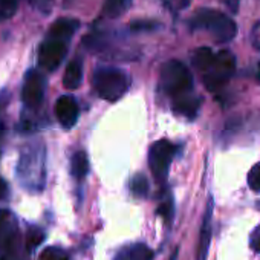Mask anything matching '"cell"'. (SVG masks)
I'll list each match as a JSON object with an SVG mask.
<instances>
[{"instance_id": "obj_1", "label": "cell", "mask_w": 260, "mask_h": 260, "mask_svg": "<svg viewBox=\"0 0 260 260\" xmlns=\"http://www.w3.org/2000/svg\"><path fill=\"white\" fill-rule=\"evenodd\" d=\"M17 173L22 185L29 191H42L46 182V152L43 146H29L23 150Z\"/></svg>"}, {"instance_id": "obj_2", "label": "cell", "mask_w": 260, "mask_h": 260, "mask_svg": "<svg viewBox=\"0 0 260 260\" xmlns=\"http://www.w3.org/2000/svg\"><path fill=\"white\" fill-rule=\"evenodd\" d=\"M193 28L207 29L217 43H226L237 34V25L223 13L213 10H201L191 19Z\"/></svg>"}, {"instance_id": "obj_3", "label": "cell", "mask_w": 260, "mask_h": 260, "mask_svg": "<svg viewBox=\"0 0 260 260\" xmlns=\"http://www.w3.org/2000/svg\"><path fill=\"white\" fill-rule=\"evenodd\" d=\"M92 84L95 92L106 101H118L128 89V77L116 68H100L93 72Z\"/></svg>"}, {"instance_id": "obj_4", "label": "cell", "mask_w": 260, "mask_h": 260, "mask_svg": "<svg viewBox=\"0 0 260 260\" xmlns=\"http://www.w3.org/2000/svg\"><path fill=\"white\" fill-rule=\"evenodd\" d=\"M161 87L175 100L188 95L193 89L191 72L184 63L178 60H170L161 69Z\"/></svg>"}, {"instance_id": "obj_5", "label": "cell", "mask_w": 260, "mask_h": 260, "mask_svg": "<svg viewBox=\"0 0 260 260\" xmlns=\"http://www.w3.org/2000/svg\"><path fill=\"white\" fill-rule=\"evenodd\" d=\"M236 69V58L230 51H220L214 55V60L207 72H204V84L208 90H217L223 87L233 77Z\"/></svg>"}, {"instance_id": "obj_6", "label": "cell", "mask_w": 260, "mask_h": 260, "mask_svg": "<svg viewBox=\"0 0 260 260\" xmlns=\"http://www.w3.org/2000/svg\"><path fill=\"white\" fill-rule=\"evenodd\" d=\"M175 150H176L175 146L167 140L156 141L152 146V149L149 152V164H150V170L158 182H164L167 179L170 164L175 156Z\"/></svg>"}, {"instance_id": "obj_7", "label": "cell", "mask_w": 260, "mask_h": 260, "mask_svg": "<svg viewBox=\"0 0 260 260\" xmlns=\"http://www.w3.org/2000/svg\"><path fill=\"white\" fill-rule=\"evenodd\" d=\"M66 52H68L66 42L55 40V39H48L40 46L39 63L46 71H55L61 64L63 58L66 57Z\"/></svg>"}, {"instance_id": "obj_8", "label": "cell", "mask_w": 260, "mask_h": 260, "mask_svg": "<svg viewBox=\"0 0 260 260\" xmlns=\"http://www.w3.org/2000/svg\"><path fill=\"white\" fill-rule=\"evenodd\" d=\"M43 96H45V78L39 71L31 69L25 77V83L22 89V100L26 107L37 109L42 104Z\"/></svg>"}, {"instance_id": "obj_9", "label": "cell", "mask_w": 260, "mask_h": 260, "mask_svg": "<svg viewBox=\"0 0 260 260\" xmlns=\"http://www.w3.org/2000/svg\"><path fill=\"white\" fill-rule=\"evenodd\" d=\"M54 110H55V116H57L58 122L61 124V127L72 128L77 124L80 109H78V103L74 96H71V95L60 96L55 103Z\"/></svg>"}, {"instance_id": "obj_10", "label": "cell", "mask_w": 260, "mask_h": 260, "mask_svg": "<svg viewBox=\"0 0 260 260\" xmlns=\"http://www.w3.org/2000/svg\"><path fill=\"white\" fill-rule=\"evenodd\" d=\"M17 233V225L14 216L8 210H0V254H5L11 249Z\"/></svg>"}, {"instance_id": "obj_11", "label": "cell", "mask_w": 260, "mask_h": 260, "mask_svg": "<svg viewBox=\"0 0 260 260\" xmlns=\"http://www.w3.org/2000/svg\"><path fill=\"white\" fill-rule=\"evenodd\" d=\"M211 217H213V199H208V205L205 210V216L201 226L199 242H198V251H196V260H207L210 242H211Z\"/></svg>"}, {"instance_id": "obj_12", "label": "cell", "mask_w": 260, "mask_h": 260, "mask_svg": "<svg viewBox=\"0 0 260 260\" xmlns=\"http://www.w3.org/2000/svg\"><path fill=\"white\" fill-rule=\"evenodd\" d=\"M80 28V22L77 19H58L52 23V26L49 28V39H55V40H69L75 31Z\"/></svg>"}, {"instance_id": "obj_13", "label": "cell", "mask_w": 260, "mask_h": 260, "mask_svg": "<svg viewBox=\"0 0 260 260\" xmlns=\"http://www.w3.org/2000/svg\"><path fill=\"white\" fill-rule=\"evenodd\" d=\"M152 258H153V251L143 243L125 246L115 255V260H152Z\"/></svg>"}, {"instance_id": "obj_14", "label": "cell", "mask_w": 260, "mask_h": 260, "mask_svg": "<svg viewBox=\"0 0 260 260\" xmlns=\"http://www.w3.org/2000/svg\"><path fill=\"white\" fill-rule=\"evenodd\" d=\"M199 106H201V100L198 96H191L188 93V95L176 98L175 104H173V109L179 115H184L187 118H194L198 110H199Z\"/></svg>"}, {"instance_id": "obj_15", "label": "cell", "mask_w": 260, "mask_h": 260, "mask_svg": "<svg viewBox=\"0 0 260 260\" xmlns=\"http://www.w3.org/2000/svg\"><path fill=\"white\" fill-rule=\"evenodd\" d=\"M81 80H83V64L80 60H72L64 71L63 84L66 89L74 90V89L80 87Z\"/></svg>"}, {"instance_id": "obj_16", "label": "cell", "mask_w": 260, "mask_h": 260, "mask_svg": "<svg viewBox=\"0 0 260 260\" xmlns=\"http://www.w3.org/2000/svg\"><path fill=\"white\" fill-rule=\"evenodd\" d=\"M213 60H214V54L210 48H199L193 52V57H191L193 66L201 72H207Z\"/></svg>"}, {"instance_id": "obj_17", "label": "cell", "mask_w": 260, "mask_h": 260, "mask_svg": "<svg viewBox=\"0 0 260 260\" xmlns=\"http://www.w3.org/2000/svg\"><path fill=\"white\" fill-rule=\"evenodd\" d=\"M72 175L78 179L83 181L89 172V161H87V155L84 152H77L72 156Z\"/></svg>"}, {"instance_id": "obj_18", "label": "cell", "mask_w": 260, "mask_h": 260, "mask_svg": "<svg viewBox=\"0 0 260 260\" xmlns=\"http://www.w3.org/2000/svg\"><path fill=\"white\" fill-rule=\"evenodd\" d=\"M130 7V0H106L104 14L107 17H119Z\"/></svg>"}, {"instance_id": "obj_19", "label": "cell", "mask_w": 260, "mask_h": 260, "mask_svg": "<svg viewBox=\"0 0 260 260\" xmlns=\"http://www.w3.org/2000/svg\"><path fill=\"white\" fill-rule=\"evenodd\" d=\"M43 240H45V233L40 228H37V226L29 228V231L26 234V249L29 252H32L37 246L42 245Z\"/></svg>"}, {"instance_id": "obj_20", "label": "cell", "mask_w": 260, "mask_h": 260, "mask_svg": "<svg viewBox=\"0 0 260 260\" xmlns=\"http://www.w3.org/2000/svg\"><path fill=\"white\" fill-rule=\"evenodd\" d=\"M40 260H69V255L64 249L58 246H49L42 251Z\"/></svg>"}, {"instance_id": "obj_21", "label": "cell", "mask_w": 260, "mask_h": 260, "mask_svg": "<svg viewBox=\"0 0 260 260\" xmlns=\"http://www.w3.org/2000/svg\"><path fill=\"white\" fill-rule=\"evenodd\" d=\"M19 0H0V20H8L17 11Z\"/></svg>"}, {"instance_id": "obj_22", "label": "cell", "mask_w": 260, "mask_h": 260, "mask_svg": "<svg viewBox=\"0 0 260 260\" xmlns=\"http://www.w3.org/2000/svg\"><path fill=\"white\" fill-rule=\"evenodd\" d=\"M132 190L137 196H146L149 193V182L144 175H138L132 181Z\"/></svg>"}, {"instance_id": "obj_23", "label": "cell", "mask_w": 260, "mask_h": 260, "mask_svg": "<svg viewBox=\"0 0 260 260\" xmlns=\"http://www.w3.org/2000/svg\"><path fill=\"white\" fill-rule=\"evenodd\" d=\"M248 185L252 191L260 193V162H257L248 173Z\"/></svg>"}, {"instance_id": "obj_24", "label": "cell", "mask_w": 260, "mask_h": 260, "mask_svg": "<svg viewBox=\"0 0 260 260\" xmlns=\"http://www.w3.org/2000/svg\"><path fill=\"white\" fill-rule=\"evenodd\" d=\"M167 222H170L172 220V216H173V204H172V201H167L166 204H162L161 207H159V211H158Z\"/></svg>"}, {"instance_id": "obj_25", "label": "cell", "mask_w": 260, "mask_h": 260, "mask_svg": "<svg viewBox=\"0 0 260 260\" xmlns=\"http://www.w3.org/2000/svg\"><path fill=\"white\" fill-rule=\"evenodd\" d=\"M249 243H251V248H252L255 252H260V225L251 233V240H249Z\"/></svg>"}, {"instance_id": "obj_26", "label": "cell", "mask_w": 260, "mask_h": 260, "mask_svg": "<svg viewBox=\"0 0 260 260\" xmlns=\"http://www.w3.org/2000/svg\"><path fill=\"white\" fill-rule=\"evenodd\" d=\"M31 4L34 7H37V10L43 11V13H48L49 11V7H51V0H31Z\"/></svg>"}, {"instance_id": "obj_27", "label": "cell", "mask_w": 260, "mask_h": 260, "mask_svg": "<svg viewBox=\"0 0 260 260\" xmlns=\"http://www.w3.org/2000/svg\"><path fill=\"white\" fill-rule=\"evenodd\" d=\"M225 4L228 5V8L231 10V13H237V8H239V0H225Z\"/></svg>"}, {"instance_id": "obj_28", "label": "cell", "mask_w": 260, "mask_h": 260, "mask_svg": "<svg viewBox=\"0 0 260 260\" xmlns=\"http://www.w3.org/2000/svg\"><path fill=\"white\" fill-rule=\"evenodd\" d=\"M7 193H8V185L2 178H0V198H4Z\"/></svg>"}, {"instance_id": "obj_29", "label": "cell", "mask_w": 260, "mask_h": 260, "mask_svg": "<svg viewBox=\"0 0 260 260\" xmlns=\"http://www.w3.org/2000/svg\"><path fill=\"white\" fill-rule=\"evenodd\" d=\"M5 103H7V101H5L2 96H0V112H2V109H4V106H5Z\"/></svg>"}, {"instance_id": "obj_30", "label": "cell", "mask_w": 260, "mask_h": 260, "mask_svg": "<svg viewBox=\"0 0 260 260\" xmlns=\"http://www.w3.org/2000/svg\"><path fill=\"white\" fill-rule=\"evenodd\" d=\"M176 257H178V249H175V252L172 254V257H170V260H176Z\"/></svg>"}, {"instance_id": "obj_31", "label": "cell", "mask_w": 260, "mask_h": 260, "mask_svg": "<svg viewBox=\"0 0 260 260\" xmlns=\"http://www.w3.org/2000/svg\"><path fill=\"white\" fill-rule=\"evenodd\" d=\"M0 260H10V258L7 255H0Z\"/></svg>"}, {"instance_id": "obj_32", "label": "cell", "mask_w": 260, "mask_h": 260, "mask_svg": "<svg viewBox=\"0 0 260 260\" xmlns=\"http://www.w3.org/2000/svg\"><path fill=\"white\" fill-rule=\"evenodd\" d=\"M258 75H260V64H258Z\"/></svg>"}]
</instances>
